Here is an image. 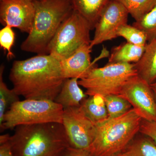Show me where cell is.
I'll return each mask as SVG.
<instances>
[{"instance_id":"2e32d148","label":"cell","mask_w":156,"mask_h":156,"mask_svg":"<svg viewBox=\"0 0 156 156\" xmlns=\"http://www.w3.org/2000/svg\"><path fill=\"white\" fill-rule=\"evenodd\" d=\"M145 46H137L128 42L123 43L113 48L107 64L136 63L142 57Z\"/></svg>"},{"instance_id":"4316f807","label":"cell","mask_w":156,"mask_h":156,"mask_svg":"<svg viewBox=\"0 0 156 156\" xmlns=\"http://www.w3.org/2000/svg\"><path fill=\"white\" fill-rule=\"evenodd\" d=\"M0 156H14L11 151L9 140L5 142L0 143Z\"/></svg>"},{"instance_id":"9c48e42d","label":"cell","mask_w":156,"mask_h":156,"mask_svg":"<svg viewBox=\"0 0 156 156\" xmlns=\"http://www.w3.org/2000/svg\"><path fill=\"white\" fill-rule=\"evenodd\" d=\"M120 95L130 102L143 120L156 122V102L151 85L138 75L123 87Z\"/></svg>"},{"instance_id":"7a4b0ae2","label":"cell","mask_w":156,"mask_h":156,"mask_svg":"<svg viewBox=\"0 0 156 156\" xmlns=\"http://www.w3.org/2000/svg\"><path fill=\"white\" fill-rule=\"evenodd\" d=\"M9 143L14 156H61L70 147L64 126L57 123L17 126Z\"/></svg>"},{"instance_id":"277c9868","label":"cell","mask_w":156,"mask_h":156,"mask_svg":"<svg viewBox=\"0 0 156 156\" xmlns=\"http://www.w3.org/2000/svg\"><path fill=\"white\" fill-rule=\"evenodd\" d=\"M142 120L132 108L121 116L97 123L95 138L87 149L93 156L122 153L140 131Z\"/></svg>"},{"instance_id":"3957f363","label":"cell","mask_w":156,"mask_h":156,"mask_svg":"<svg viewBox=\"0 0 156 156\" xmlns=\"http://www.w3.org/2000/svg\"><path fill=\"white\" fill-rule=\"evenodd\" d=\"M35 15L31 30L23 42V51L48 54V48L59 27L73 12L70 0H34Z\"/></svg>"},{"instance_id":"ac0fdd59","label":"cell","mask_w":156,"mask_h":156,"mask_svg":"<svg viewBox=\"0 0 156 156\" xmlns=\"http://www.w3.org/2000/svg\"><path fill=\"white\" fill-rule=\"evenodd\" d=\"M125 156H156V144L144 136L133 139L122 153Z\"/></svg>"},{"instance_id":"8992f818","label":"cell","mask_w":156,"mask_h":156,"mask_svg":"<svg viewBox=\"0 0 156 156\" xmlns=\"http://www.w3.org/2000/svg\"><path fill=\"white\" fill-rule=\"evenodd\" d=\"M137 75L134 63L107 64L102 67L92 68L78 83L86 89L88 96L104 97L119 95L123 87L131 78Z\"/></svg>"},{"instance_id":"f1b7e54d","label":"cell","mask_w":156,"mask_h":156,"mask_svg":"<svg viewBox=\"0 0 156 156\" xmlns=\"http://www.w3.org/2000/svg\"><path fill=\"white\" fill-rule=\"evenodd\" d=\"M116 156H124V155L122 153L119 154L118 155Z\"/></svg>"},{"instance_id":"44dd1931","label":"cell","mask_w":156,"mask_h":156,"mask_svg":"<svg viewBox=\"0 0 156 156\" xmlns=\"http://www.w3.org/2000/svg\"><path fill=\"white\" fill-rule=\"evenodd\" d=\"M104 98L109 119L121 116L133 108L130 102L120 95L113 94Z\"/></svg>"},{"instance_id":"ba28073f","label":"cell","mask_w":156,"mask_h":156,"mask_svg":"<svg viewBox=\"0 0 156 156\" xmlns=\"http://www.w3.org/2000/svg\"><path fill=\"white\" fill-rule=\"evenodd\" d=\"M62 124L71 147L87 149L93 142L96 125L80 106L64 109Z\"/></svg>"},{"instance_id":"30bf717a","label":"cell","mask_w":156,"mask_h":156,"mask_svg":"<svg viewBox=\"0 0 156 156\" xmlns=\"http://www.w3.org/2000/svg\"><path fill=\"white\" fill-rule=\"evenodd\" d=\"M129 14L119 2L111 0L101 14L96 25L90 48L118 37L117 31L128 23Z\"/></svg>"},{"instance_id":"cb8c5ba5","label":"cell","mask_w":156,"mask_h":156,"mask_svg":"<svg viewBox=\"0 0 156 156\" xmlns=\"http://www.w3.org/2000/svg\"><path fill=\"white\" fill-rule=\"evenodd\" d=\"M15 39V33L11 27L6 26L0 30V47L5 53H7V57L9 60L15 56L11 51Z\"/></svg>"},{"instance_id":"5b68a950","label":"cell","mask_w":156,"mask_h":156,"mask_svg":"<svg viewBox=\"0 0 156 156\" xmlns=\"http://www.w3.org/2000/svg\"><path fill=\"white\" fill-rule=\"evenodd\" d=\"M64 109L53 101L25 99L12 104L0 126L1 131L23 125L48 123L62 124Z\"/></svg>"},{"instance_id":"83f0119b","label":"cell","mask_w":156,"mask_h":156,"mask_svg":"<svg viewBox=\"0 0 156 156\" xmlns=\"http://www.w3.org/2000/svg\"><path fill=\"white\" fill-rule=\"evenodd\" d=\"M151 87L153 91L156 102V81L153 83L151 84Z\"/></svg>"},{"instance_id":"ffe728a7","label":"cell","mask_w":156,"mask_h":156,"mask_svg":"<svg viewBox=\"0 0 156 156\" xmlns=\"http://www.w3.org/2000/svg\"><path fill=\"white\" fill-rule=\"evenodd\" d=\"M121 3L135 21L148 13L156 5V0H115Z\"/></svg>"},{"instance_id":"484cf974","label":"cell","mask_w":156,"mask_h":156,"mask_svg":"<svg viewBox=\"0 0 156 156\" xmlns=\"http://www.w3.org/2000/svg\"><path fill=\"white\" fill-rule=\"evenodd\" d=\"M61 156H93L87 149H77L69 147Z\"/></svg>"},{"instance_id":"9a60e30c","label":"cell","mask_w":156,"mask_h":156,"mask_svg":"<svg viewBox=\"0 0 156 156\" xmlns=\"http://www.w3.org/2000/svg\"><path fill=\"white\" fill-rule=\"evenodd\" d=\"M111 0H70L73 10L89 23L92 30L95 29L101 14Z\"/></svg>"},{"instance_id":"603a6c76","label":"cell","mask_w":156,"mask_h":156,"mask_svg":"<svg viewBox=\"0 0 156 156\" xmlns=\"http://www.w3.org/2000/svg\"><path fill=\"white\" fill-rule=\"evenodd\" d=\"M145 34L147 41H151L156 38V5L154 7L138 21L133 24Z\"/></svg>"},{"instance_id":"8fae6325","label":"cell","mask_w":156,"mask_h":156,"mask_svg":"<svg viewBox=\"0 0 156 156\" xmlns=\"http://www.w3.org/2000/svg\"><path fill=\"white\" fill-rule=\"evenodd\" d=\"M34 0H1L0 22L29 34L35 15Z\"/></svg>"},{"instance_id":"e0dca14e","label":"cell","mask_w":156,"mask_h":156,"mask_svg":"<svg viewBox=\"0 0 156 156\" xmlns=\"http://www.w3.org/2000/svg\"><path fill=\"white\" fill-rule=\"evenodd\" d=\"M80 106L88 118L95 124L108 118L105 98L102 95L89 96L83 101Z\"/></svg>"},{"instance_id":"6da1fadb","label":"cell","mask_w":156,"mask_h":156,"mask_svg":"<svg viewBox=\"0 0 156 156\" xmlns=\"http://www.w3.org/2000/svg\"><path fill=\"white\" fill-rule=\"evenodd\" d=\"M13 89L25 99L54 101L65 80L59 61L50 54L16 60L9 76Z\"/></svg>"},{"instance_id":"52a82bcc","label":"cell","mask_w":156,"mask_h":156,"mask_svg":"<svg viewBox=\"0 0 156 156\" xmlns=\"http://www.w3.org/2000/svg\"><path fill=\"white\" fill-rule=\"evenodd\" d=\"M91 30L87 20L73 11L62 23L50 42L48 54L58 60L68 57L83 45L90 44Z\"/></svg>"},{"instance_id":"4fadbf2b","label":"cell","mask_w":156,"mask_h":156,"mask_svg":"<svg viewBox=\"0 0 156 156\" xmlns=\"http://www.w3.org/2000/svg\"><path fill=\"white\" fill-rule=\"evenodd\" d=\"M78 80L77 78L66 79L54 100L63 109L80 106L83 101L89 96L81 89Z\"/></svg>"},{"instance_id":"7402d4cb","label":"cell","mask_w":156,"mask_h":156,"mask_svg":"<svg viewBox=\"0 0 156 156\" xmlns=\"http://www.w3.org/2000/svg\"><path fill=\"white\" fill-rule=\"evenodd\" d=\"M117 36L122 37L128 43L137 46H145L147 44L145 34L139 29L128 23L120 27L117 31Z\"/></svg>"},{"instance_id":"d4e9b609","label":"cell","mask_w":156,"mask_h":156,"mask_svg":"<svg viewBox=\"0 0 156 156\" xmlns=\"http://www.w3.org/2000/svg\"><path fill=\"white\" fill-rule=\"evenodd\" d=\"M139 132L151 138L156 144V122L142 120Z\"/></svg>"},{"instance_id":"5bb4252c","label":"cell","mask_w":156,"mask_h":156,"mask_svg":"<svg viewBox=\"0 0 156 156\" xmlns=\"http://www.w3.org/2000/svg\"><path fill=\"white\" fill-rule=\"evenodd\" d=\"M137 75L149 85L156 81V38L148 42L138 62L134 63Z\"/></svg>"},{"instance_id":"f546056e","label":"cell","mask_w":156,"mask_h":156,"mask_svg":"<svg viewBox=\"0 0 156 156\" xmlns=\"http://www.w3.org/2000/svg\"><path fill=\"white\" fill-rule=\"evenodd\" d=\"M39 1H41V0H39Z\"/></svg>"},{"instance_id":"7c38bea8","label":"cell","mask_w":156,"mask_h":156,"mask_svg":"<svg viewBox=\"0 0 156 156\" xmlns=\"http://www.w3.org/2000/svg\"><path fill=\"white\" fill-rule=\"evenodd\" d=\"M92 49L90 45H83L70 56L58 60L65 79L81 80L95 67L96 63L91 61Z\"/></svg>"},{"instance_id":"d6986e66","label":"cell","mask_w":156,"mask_h":156,"mask_svg":"<svg viewBox=\"0 0 156 156\" xmlns=\"http://www.w3.org/2000/svg\"><path fill=\"white\" fill-rule=\"evenodd\" d=\"M4 65L0 68V126L2 124L5 114L12 104L19 101V95L14 89H10L3 80Z\"/></svg>"}]
</instances>
